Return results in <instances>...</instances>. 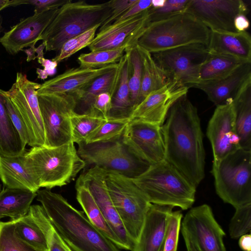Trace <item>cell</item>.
Here are the masks:
<instances>
[{
    "instance_id": "1",
    "label": "cell",
    "mask_w": 251,
    "mask_h": 251,
    "mask_svg": "<svg viewBox=\"0 0 251 251\" xmlns=\"http://www.w3.org/2000/svg\"><path fill=\"white\" fill-rule=\"evenodd\" d=\"M161 131L165 160L197 187L204 177L205 151L197 108L187 94L170 108Z\"/></svg>"
},
{
    "instance_id": "2",
    "label": "cell",
    "mask_w": 251,
    "mask_h": 251,
    "mask_svg": "<svg viewBox=\"0 0 251 251\" xmlns=\"http://www.w3.org/2000/svg\"><path fill=\"white\" fill-rule=\"evenodd\" d=\"M36 193L53 227L73 251H120L62 195L47 189Z\"/></svg>"
},
{
    "instance_id": "3",
    "label": "cell",
    "mask_w": 251,
    "mask_h": 251,
    "mask_svg": "<svg viewBox=\"0 0 251 251\" xmlns=\"http://www.w3.org/2000/svg\"><path fill=\"white\" fill-rule=\"evenodd\" d=\"M24 160L38 187L50 190L70 183L86 167L72 141L55 147H33L24 154Z\"/></svg>"
},
{
    "instance_id": "4",
    "label": "cell",
    "mask_w": 251,
    "mask_h": 251,
    "mask_svg": "<svg viewBox=\"0 0 251 251\" xmlns=\"http://www.w3.org/2000/svg\"><path fill=\"white\" fill-rule=\"evenodd\" d=\"M131 179L151 203L187 210L195 202L197 187L165 160Z\"/></svg>"
},
{
    "instance_id": "5",
    "label": "cell",
    "mask_w": 251,
    "mask_h": 251,
    "mask_svg": "<svg viewBox=\"0 0 251 251\" xmlns=\"http://www.w3.org/2000/svg\"><path fill=\"white\" fill-rule=\"evenodd\" d=\"M210 30L193 15L183 12L149 23L137 45L154 53L193 44L207 46Z\"/></svg>"
},
{
    "instance_id": "6",
    "label": "cell",
    "mask_w": 251,
    "mask_h": 251,
    "mask_svg": "<svg viewBox=\"0 0 251 251\" xmlns=\"http://www.w3.org/2000/svg\"><path fill=\"white\" fill-rule=\"evenodd\" d=\"M108 1L90 4L84 0H69L61 6L45 30L41 40L47 51H59L68 40L97 25H101L111 16Z\"/></svg>"
},
{
    "instance_id": "7",
    "label": "cell",
    "mask_w": 251,
    "mask_h": 251,
    "mask_svg": "<svg viewBox=\"0 0 251 251\" xmlns=\"http://www.w3.org/2000/svg\"><path fill=\"white\" fill-rule=\"evenodd\" d=\"M216 193L235 208L251 203V151L240 148L213 164Z\"/></svg>"
},
{
    "instance_id": "8",
    "label": "cell",
    "mask_w": 251,
    "mask_h": 251,
    "mask_svg": "<svg viewBox=\"0 0 251 251\" xmlns=\"http://www.w3.org/2000/svg\"><path fill=\"white\" fill-rule=\"evenodd\" d=\"M105 180L112 202L134 246L151 203L128 177L106 171Z\"/></svg>"
},
{
    "instance_id": "9",
    "label": "cell",
    "mask_w": 251,
    "mask_h": 251,
    "mask_svg": "<svg viewBox=\"0 0 251 251\" xmlns=\"http://www.w3.org/2000/svg\"><path fill=\"white\" fill-rule=\"evenodd\" d=\"M77 152L86 167L96 166L130 178L139 176L151 165L132 155L123 143L122 137L108 141L80 144Z\"/></svg>"
},
{
    "instance_id": "10",
    "label": "cell",
    "mask_w": 251,
    "mask_h": 251,
    "mask_svg": "<svg viewBox=\"0 0 251 251\" xmlns=\"http://www.w3.org/2000/svg\"><path fill=\"white\" fill-rule=\"evenodd\" d=\"M37 98L45 134L44 146L58 147L72 141L71 116L77 103L75 96L53 93Z\"/></svg>"
},
{
    "instance_id": "11",
    "label": "cell",
    "mask_w": 251,
    "mask_h": 251,
    "mask_svg": "<svg viewBox=\"0 0 251 251\" xmlns=\"http://www.w3.org/2000/svg\"><path fill=\"white\" fill-rule=\"evenodd\" d=\"M209 53L206 46L193 44L152 53V55L173 82L189 89L196 84L200 67Z\"/></svg>"
},
{
    "instance_id": "12",
    "label": "cell",
    "mask_w": 251,
    "mask_h": 251,
    "mask_svg": "<svg viewBox=\"0 0 251 251\" xmlns=\"http://www.w3.org/2000/svg\"><path fill=\"white\" fill-rule=\"evenodd\" d=\"M40 85L29 80L26 75L18 72L15 82L9 90L5 91L24 121L29 135L28 145L32 148L44 146L45 141L37 94Z\"/></svg>"
},
{
    "instance_id": "13",
    "label": "cell",
    "mask_w": 251,
    "mask_h": 251,
    "mask_svg": "<svg viewBox=\"0 0 251 251\" xmlns=\"http://www.w3.org/2000/svg\"><path fill=\"white\" fill-rule=\"evenodd\" d=\"M181 231L183 238L194 242L201 251H226L223 241L226 234L206 204L188 211L182 222Z\"/></svg>"
},
{
    "instance_id": "14",
    "label": "cell",
    "mask_w": 251,
    "mask_h": 251,
    "mask_svg": "<svg viewBox=\"0 0 251 251\" xmlns=\"http://www.w3.org/2000/svg\"><path fill=\"white\" fill-rule=\"evenodd\" d=\"M128 151L137 158L152 165L165 160L161 126L130 120L122 136Z\"/></svg>"
},
{
    "instance_id": "15",
    "label": "cell",
    "mask_w": 251,
    "mask_h": 251,
    "mask_svg": "<svg viewBox=\"0 0 251 251\" xmlns=\"http://www.w3.org/2000/svg\"><path fill=\"white\" fill-rule=\"evenodd\" d=\"M106 170L92 166L78 176L76 184L83 186L90 192L106 222L124 245L131 251L133 244L129 238L110 197L105 180Z\"/></svg>"
},
{
    "instance_id": "16",
    "label": "cell",
    "mask_w": 251,
    "mask_h": 251,
    "mask_svg": "<svg viewBox=\"0 0 251 251\" xmlns=\"http://www.w3.org/2000/svg\"><path fill=\"white\" fill-rule=\"evenodd\" d=\"M249 11L247 4L242 0H189L185 12L210 30L236 32L235 17L239 14L247 15Z\"/></svg>"
},
{
    "instance_id": "17",
    "label": "cell",
    "mask_w": 251,
    "mask_h": 251,
    "mask_svg": "<svg viewBox=\"0 0 251 251\" xmlns=\"http://www.w3.org/2000/svg\"><path fill=\"white\" fill-rule=\"evenodd\" d=\"M206 135L213 151V164L241 148L232 101L216 106L209 121Z\"/></svg>"
},
{
    "instance_id": "18",
    "label": "cell",
    "mask_w": 251,
    "mask_h": 251,
    "mask_svg": "<svg viewBox=\"0 0 251 251\" xmlns=\"http://www.w3.org/2000/svg\"><path fill=\"white\" fill-rule=\"evenodd\" d=\"M149 23L147 9L137 15L99 29L88 47L91 51L132 47L137 45L138 39Z\"/></svg>"
},
{
    "instance_id": "19",
    "label": "cell",
    "mask_w": 251,
    "mask_h": 251,
    "mask_svg": "<svg viewBox=\"0 0 251 251\" xmlns=\"http://www.w3.org/2000/svg\"><path fill=\"white\" fill-rule=\"evenodd\" d=\"M58 9L34 13L32 16L21 19L0 37V43L11 55L17 54L24 48L35 46L38 41L41 40L43 33L55 16Z\"/></svg>"
},
{
    "instance_id": "20",
    "label": "cell",
    "mask_w": 251,
    "mask_h": 251,
    "mask_svg": "<svg viewBox=\"0 0 251 251\" xmlns=\"http://www.w3.org/2000/svg\"><path fill=\"white\" fill-rule=\"evenodd\" d=\"M188 89L175 82L150 93L133 109L130 120L144 121L161 126L173 104L187 94Z\"/></svg>"
},
{
    "instance_id": "21",
    "label": "cell",
    "mask_w": 251,
    "mask_h": 251,
    "mask_svg": "<svg viewBox=\"0 0 251 251\" xmlns=\"http://www.w3.org/2000/svg\"><path fill=\"white\" fill-rule=\"evenodd\" d=\"M174 207L151 203L131 251H163L167 219Z\"/></svg>"
},
{
    "instance_id": "22",
    "label": "cell",
    "mask_w": 251,
    "mask_h": 251,
    "mask_svg": "<svg viewBox=\"0 0 251 251\" xmlns=\"http://www.w3.org/2000/svg\"><path fill=\"white\" fill-rule=\"evenodd\" d=\"M117 63L98 69L71 68L40 85L37 94H75L81 91L96 78L114 68Z\"/></svg>"
},
{
    "instance_id": "23",
    "label": "cell",
    "mask_w": 251,
    "mask_h": 251,
    "mask_svg": "<svg viewBox=\"0 0 251 251\" xmlns=\"http://www.w3.org/2000/svg\"><path fill=\"white\" fill-rule=\"evenodd\" d=\"M251 77V62L241 64L231 74L221 79L200 83L194 87L203 91L209 100L216 105H221L232 101L235 95Z\"/></svg>"
},
{
    "instance_id": "24",
    "label": "cell",
    "mask_w": 251,
    "mask_h": 251,
    "mask_svg": "<svg viewBox=\"0 0 251 251\" xmlns=\"http://www.w3.org/2000/svg\"><path fill=\"white\" fill-rule=\"evenodd\" d=\"M207 47L210 53L229 56L243 62H251V37L247 31L211 29Z\"/></svg>"
},
{
    "instance_id": "25",
    "label": "cell",
    "mask_w": 251,
    "mask_h": 251,
    "mask_svg": "<svg viewBox=\"0 0 251 251\" xmlns=\"http://www.w3.org/2000/svg\"><path fill=\"white\" fill-rule=\"evenodd\" d=\"M121 68L120 59L114 68L96 78L85 89L73 94L76 99L75 109L77 108V113H89L95 98L101 93L108 92L114 96L120 80Z\"/></svg>"
},
{
    "instance_id": "26",
    "label": "cell",
    "mask_w": 251,
    "mask_h": 251,
    "mask_svg": "<svg viewBox=\"0 0 251 251\" xmlns=\"http://www.w3.org/2000/svg\"><path fill=\"white\" fill-rule=\"evenodd\" d=\"M0 179L6 188L35 193L40 189L25 167L24 154L14 157L0 155Z\"/></svg>"
},
{
    "instance_id": "27",
    "label": "cell",
    "mask_w": 251,
    "mask_h": 251,
    "mask_svg": "<svg viewBox=\"0 0 251 251\" xmlns=\"http://www.w3.org/2000/svg\"><path fill=\"white\" fill-rule=\"evenodd\" d=\"M232 102L240 147L251 151V77L238 90Z\"/></svg>"
},
{
    "instance_id": "28",
    "label": "cell",
    "mask_w": 251,
    "mask_h": 251,
    "mask_svg": "<svg viewBox=\"0 0 251 251\" xmlns=\"http://www.w3.org/2000/svg\"><path fill=\"white\" fill-rule=\"evenodd\" d=\"M122 68L119 83L112 99L107 119H129L134 109L129 88L130 63L128 52L125 50L121 58Z\"/></svg>"
},
{
    "instance_id": "29",
    "label": "cell",
    "mask_w": 251,
    "mask_h": 251,
    "mask_svg": "<svg viewBox=\"0 0 251 251\" xmlns=\"http://www.w3.org/2000/svg\"><path fill=\"white\" fill-rule=\"evenodd\" d=\"M37 193L27 190L5 188L0 191V220H14L26 215Z\"/></svg>"
},
{
    "instance_id": "30",
    "label": "cell",
    "mask_w": 251,
    "mask_h": 251,
    "mask_svg": "<svg viewBox=\"0 0 251 251\" xmlns=\"http://www.w3.org/2000/svg\"><path fill=\"white\" fill-rule=\"evenodd\" d=\"M3 91L0 89V155H22L26 152V145L21 140L8 115Z\"/></svg>"
},
{
    "instance_id": "31",
    "label": "cell",
    "mask_w": 251,
    "mask_h": 251,
    "mask_svg": "<svg viewBox=\"0 0 251 251\" xmlns=\"http://www.w3.org/2000/svg\"><path fill=\"white\" fill-rule=\"evenodd\" d=\"M75 189L77 201L91 223L119 249L126 250L106 222L89 191L84 186L76 184Z\"/></svg>"
},
{
    "instance_id": "32",
    "label": "cell",
    "mask_w": 251,
    "mask_h": 251,
    "mask_svg": "<svg viewBox=\"0 0 251 251\" xmlns=\"http://www.w3.org/2000/svg\"><path fill=\"white\" fill-rule=\"evenodd\" d=\"M137 46L142 59L143 74L139 103L150 93L157 90L173 81L154 60L152 54ZM138 103V104H139Z\"/></svg>"
},
{
    "instance_id": "33",
    "label": "cell",
    "mask_w": 251,
    "mask_h": 251,
    "mask_svg": "<svg viewBox=\"0 0 251 251\" xmlns=\"http://www.w3.org/2000/svg\"><path fill=\"white\" fill-rule=\"evenodd\" d=\"M243 63L246 62L229 56L209 52L206 59L200 67L195 86L200 83L223 78Z\"/></svg>"
},
{
    "instance_id": "34",
    "label": "cell",
    "mask_w": 251,
    "mask_h": 251,
    "mask_svg": "<svg viewBox=\"0 0 251 251\" xmlns=\"http://www.w3.org/2000/svg\"><path fill=\"white\" fill-rule=\"evenodd\" d=\"M12 221L15 232L21 239L38 250L49 251L45 234L28 213L20 218Z\"/></svg>"
},
{
    "instance_id": "35",
    "label": "cell",
    "mask_w": 251,
    "mask_h": 251,
    "mask_svg": "<svg viewBox=\"0 0 251 251\" xmlns=\"http://www.w3.org/2000/svg\"><path fill=\"white\" fill-rule=\"evenodd\" d=\"M106 120L93 112H73L71 116L72 141L77 145L84 143L88 136Z\"/></svg>"
},
{
    "instance_id": "36",
    "label": "cell",
    "mask_w": 251,
    "mask_h": 251,
    "mask_svg": "<svg viewBox=\"0 0 251 251\" xmlns=\"http://www.w3.org/2000/svg\"><path fill=\"white\" fill-rule=\"evenodd\" d=\"M126 47L91 51L82 53L77 58L79 67L84 69H98L117 63L125 53Z\"/></svg>"
},
{
    "instance_id": "37",
    "label": "cell",
    "mask_w": 251,
    "mask_h": 251,
    "mask_svg": "<svg viewBox=\"0 0 251 251\" xmlns=\"http://www.w3.org/2000/svg\"><path fill=\"white\" fill-rule=\"evenodd\" d=\"M126 50L128 53L130 63L128 85L131 101L134 109L139 103L143 74L142 59L137 45L126 49Z\"/></svg>"
},
{
    "instance_id": "38",
    "label": "cell",
    "mask_w": 251,
    "mask_h": 251,
    "mask_svg": "<svg viewBox=\"0 0 251 251\" xmlns=\"http://www.w3.org/2000/svg\"><path fill=\"white\" fill-rule=\"evenodd\" d=\"M129 119H107L91 133L85 144L105 142L121 138Z\"/></svg>"
},
{
    "instance_id": "39",
    "label": "cell",
    "mask_w": 251,
    "mask_h": 251,
    "mask_svg": "<svg viewBox=\"0 0 251 251\" xmlns=\"http://www.w3.org/2000/svg\"><path fill=\"white\" fill-rule=\"evenodd\" d=\"M0 251H41L21 239L12 220L0 222Z\"/></svg>"
},
{
    "instance_id": "40",
    "label": "cell",
    "mask_w": 251,
    "mask_h": 251,
    "mask_svg": "<svg viewBox=\"0 0 251 251\" xmlns=\"http://www.w3.org/2000/svg\"><path fill=\"white\" fill-rule=\"evenodd\" d=\"M99 25L66 41L62 46L58 54L52 60L58 63L67 59L80 50L88 47L96 36Z\"/></svg>"
},
{
    "instance_id": "41",
    "label": "cell",
    "mask_w": 251,
    "mask_h": 251,
    "mask_svg": "<svg viewBox=\"0 0 251 251\" xmlns=\"http://www.w3.org/2000/svg\"><path fill=\"white\" fill-rule=\"evenodd\" d=\"M251 229V203L235 208L229 225V233L232 239L247 234Z\"/></svg>"
},
{
    "instance_id": "42",
    "label": "cell",
    "mask_w": 251,
    "mask_h": 251,
    "mask_svg": "<svg viewBox=\"0 0 251 251\" xmlns=\"http://www.w3.org/2000/svg\"><path fill=\"white\" fill-rule=\"evenodd\" d=\"M182 214L179 210L172 211L169 215L165 236L163 251H176Z\"/></svg>"
},
{
    "instance_id": "43",
    "label": "cell",
    "mask_w": 251,
    "mask_h": 251,
    "mask_svg": "<svg viewBox=\"0 0 251 251\" xmlns=\"http://www.w3.org/2000/svg\"><path fill=\"white\" fill-rule=\"evenodd\" d=\"M189 0H166L164 5L159 8L148 9L149 23L157 22L185 12Z\"/></svg>"
},
{
    "instance_id": "44",
    "label": "cell",
    "mask_w": 251,
    "mask_h": 251,
    "mask_svg": "<svg viewBox=\"0 0 251 251\" xmlns=\"http://www.w3.org/2000/svg\"><path fill=\"white\" fill-rule=\"evenodd\" d=\"M3 92L5 97V106L11 121L23 143L25 145H29V135L24 121L9 98L5 93V91L3 90Z\"/></svg>"
},
{
    "instance_id": "45",
    "label": "cell",
    "mask_w": 251,
    "mask_h": 251,
    "mask_svg": "<svg viewBox=\"0 0 251 251\" xmlns=\"http://www.w3.org/2000/svg\"><path fill=\"white\" fill-rule=\"evenodd\" d=\"M69 1V0H11L10 6L30 4L35 7L34 13H40L58 9Z\"/></svg>"
},
{
    "instance_id": "46",
    "label": "cell",
    "mask_w": 251,
    "mask_h": 251,
    "mask_svg": "<svg viewBox=\"0 0 251 251\" xmlns=\"http://www.w3.org/2000/svg\"><path fill=\"white\" fill-rule=\"evenodd\" d=\"M138 0H112L109 1L111 9V16L100 26L103 28L111 24L123 15L131 6L135 3Z\"/></svg>"
},
{
    "instance_id": "47",
    "label": "cell",
    "mask_w": 251,
    "mask_h": 251,
    "mask_svg": "<svg viewBox=\"0 0 251 251\" xmlns=\"http://www.w3.org/2000/svg\"><path fill=\"white\" fill-rule=\"evenodd\" d=\"M112 97V96L108 92L98 95L95 98L89 112H93L107 120Z\"/></svg>"
},
{
    "instance_id": "48",
    "label": "cell",
    "mask_w": 251,
    "mask_h": 251,
    "mask_svg": "<svg viewBox=\"0 0 251 251\" xmlns=\"http://www.w3.org/2000/svg\"><path fill=\"white\" fill-rule=\"evenodd\" d=\"M49 251H73L60 237L53 225L46 234Z\"/></svg>"
},
{
    "instance_id": "49",
    "label": "cell",
    "mask_w": 251,
    "mask_h": 251,
    "mask_svg": "<svg viewBox=\"0 0 251 251\" xmlns=\"http://www.w3.org/2000/svg\"><path fill=\"white\" fill-rule=\"evenodd\" d=\"M151 6V0H138L123 15L113 23L118 22L137 15L148 9Z\"/></svg>"
},
{
    "instance_id": "50",
    "label": "cell",
    "mask_w": 251,
    "mask_h": 251,
    "mask_svg": "<svg viewBox=\"0 0 251 251\" xmlns=\"http://www.w3.org/2000/svg\"><path fill=\"white\" fill-rule=\"evenodd\" d=\"M234 27L237 32L245 31L250 26V22L246 15H237L233 22Z\"/></svg>"
},
{
    "instance_id": "51",
    "label": "cell",
    "mask_w": 251,
    "mask_h": 251,
    "mask_svg": "<svg viewBox=\"0 0 251 251\" xmlns=\"http://www.w3.org/2000/svg\"><path fill=\"white\" fill-rule=\"evenodd\" d=\"M43 67L48 76L54 75L56 73V68L58 63L54 60L43 58L40 63Z\"/></svg>"
},
{
    "instance_id": "52",
    "label": "cell",
    "mask_w": 251,
    "mask_h": 251,
    "mask_svg": "<svg viewBox=\"0 0 251 251\" xmlns=\"http://www.w3.org/2000/svg\"><path fill=\"white\" fill-rule=\"evenodd\" d=\"M239 246L243 251H251V235L246 234L240 237Z\"/></svg>"
},
{
    "instance_id": "53",
    "label": "cell",
    "mask_w": 251,
    "mask_h": 251,
    "mask_svg": "<svg viewBox=\"0 0 251 251\" xmlns=\"http://www.w3.org/2000/svg\"><path fill=\"white\" fill-rule=\"evenodd\" d=\"M35 46L33 45L30 47L28 49L22 50V51H24L27 55L26 61L27 62H29L36 58V56H35Z\"/></svg>"
},
{
    "instance_id": "54",
    "label": "cell",
    "mask_w": 251,
    "mask_h": 251,
    "mask_svg": "<svg viewBox=\"0 0 251 251\" xmlns=\"http://www.w3.org/2000/svg\"><path fill=\"white\" fill-rule=\"evenodd\" d=\"M46 48V43L43 42L37 48H36L35 53H37L36 58L40 64L42 60L44 58L43 50Z\"/></svg>"
},
{
    "instance_id": "55",
    "label": "cell",
    "mask_w": 251,
    "mask_h": 251,
    "mask_svg": "<svg viewBox=\"0 0 251 251\" xmlns=\"http://www.w3.org/2000/svg\"><path fill=\"white\" fill-rule=\"evenodd\" d=\"M187 251H201L197 245L193 241L184 238Z\"/></svg>"
},
{
    "instance_id": "56",
    "label": "cell",
    "mask_w": 251,
    "mask_h": 251,
    "mask_svg": "<svg viewBox=\"0 0 251 251\" xmlns=\"http://www.w3.org/2000/svg\"><path fill=\"white\" fill-rule=\"evenodd\" d=\"M165 1L166 0H151V7L154 9L160 8L164 5Z\"/></svg>"
},
{
    "instance_id": "57",
    "label": "cell",
    "mask_w": 251,
    "mask_h": 251,
    "mask_svg": "<svg viewBox=\"0 0 251 251\" xmlns=\"http://www.w3.org/2000/svg\"><path fill=\"white\" fill-rule=\"evenodd\" d=\"M36 74H37V78L41 79H45L48 77L47 73L43 70L40 68H37Z\"/></svg>"
},
{
    "instance_id": "58",
    "label": "cell",
    "mask_w": 251,
    "mask_h": 251,
    "mask_svg": "<svg viewBox=\"0 0 251 251\" xmlns=\"http://www.w3.org/2000/svg\"><path fill=\"white\" fill-rule=\"evenodd\" d=\"M11 1V0H0V11L7 7L10 6Z\"/></svg>"
},
{
    "instance_id": "59",
    "label": "cell",
    "mask_w": 251,
    "mask_h": 251,
    "mask_svg": "<svg viewBox=\"0 0 251 251\" xmlns=\"http://www.w3.org/2000/svg\"><path fill=\"white\" fill-rule=\"evenodd\" d=\"M2 17L1 16H0V35L1 32L3 30V28L2 27Z\"/></svg>"
}]
</instances>
